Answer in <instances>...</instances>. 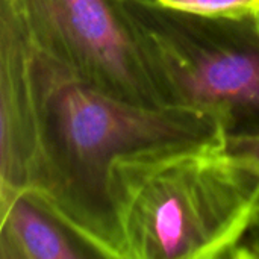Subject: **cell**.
<instances>
[{
  "label": "cell",
  "instance_id": "obj_1",
  "mask_svg": "<svg viewBox=\"0 0 259 259\" xmlns=\"http://www.w3.org/2000/svg\"><path fill=\"white\" fill-rule=\"evenodd\" d=\"M23 39L35 124V153L26 193L103 259H126L114 190L115 167L149 153L225 143V131L212 114L200 109L117 102L41 56L24 35Z\"/></svg>",
  "mask_w": 259,
  "mask_h": 259
},
{
  "label": "cell",
  "instance_id": "obj_2",
  "mask_svg": "<svg viewBox=\"0 0 259 259\" xmlns=\"http://www.w3.org/2000/svg\"><path fill=\"white\" fill-rule=\"evenodd\" d=\"M126 259H231L259 206V159L228 143L120 162Z\"/></svg>",
  "mask_w": 259,
  "mask_h": 259
},
{
  "label": "cell",
  "instance_id": "obj_3",
  "mask_svg": "<svg viewBox=\"0 0 259 259\" xmlns=\"http://www.w3.org/2000/svg\"><path fill=\"white\" fill-rule=\"evenodd\" d=\"M168 106L212 114L226 140L259 138V14L209 17L123 0Z\"/></svg>",
  "mask_w": 259,
  "mask_h": 259
},
{
  "label": "cell",
  "instance_id": "obj_4",
  "mask_svg": "<svg viewBox=\"0 0 259 259\" xmlns=\"http://www.w3.org/2000/svg\"><path fill=\"white\" fill-rule=\"evenodd\" d=\"M26 41L117 102L159 108L161 85L123 0H0Z\"/></svg>",
  "mask_w": 259,
  "mask_h": 259
},
{
  "label": "cell",
  "instance_id": "obj_5",
  "mask_svg": "<svg viewBox=\"0 0 259 259\" xmlns=\"http://www.w3.org/2000/svg\"><path fill=\"white\" fill-rule=\"evenodd\" d=\"M35 153L33 100L26 44L0 9V206L27 191Z\"/></svg>",
  "mask_w": 259,
  "mask_h": 259
},
{
  "label": "cell",
  "instance_id": "obj_6",
  "mask_svg": "<svg viewBox=\"0 0 259 259\" xmlns=\"http://www.w3.org/2000/svg\"><path fill=\"white\" fill-rule=\"evenodd\" d=\"M91 258L102 255L32 194L0 206V259Z\"/></svg>",
  "mask_w": 259,
  "mask_h": 259
},
{
  "label": "cell",
  "instance_id": "obj_7",
  "mask_svg": "<svg viewBox=\"0 0 259 259\" xmlns=\"http://www.w3.org/2000/svg\"><path fill=\"white\" fill-rule=\"evenodd\" d=\"M165 6L209 17L259 14V0H158Z\"/></svg>",
  "mask_w": 259,
  "mask_h": 259
},
{
  "label": "cell",
  "instance_id": "obj_8",
  "mask_svg": "<svg viewBox=\"0 0 259 259\" xmlns=\"http://www.w3.org/2000/svg\"><path fill=\"white\" fill-rule=\"evenodd\" d=\"M231 259H259V206Z\"/></svg>",
  "mask_w": 259,
  "mask_h": 259
},
{
  "label": "cell",
  "instance_id": "obj_9",
  "mask_svg": "<svg viewBox=\"0 0 259 259\" xmlns=\"http://www.w3.org/2000/svg\"><path fill=\"white\" fill-rule=\"evenodd\" d=\"M231 149L250 153L259 159V138H237V140H226Z\"/></svg>",
  "mask_w": 259,
  "mask_h": 259
}]
</instances>
